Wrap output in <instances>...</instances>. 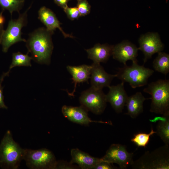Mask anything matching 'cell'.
<instances>
[{
  "mask_svg": "<svg viewBox=\"0 0 169 169\" xmlns=\"http://www.w3.org/2000/svg\"><path fill=\"white\" fill-rule=\"evenodd\" d=\"M54 33L46 28L40 27L28 34L25 42L28 53L31 54L32 59L36 63L50 64L54 48L52 38Z\"/></svg>",
  "mask_w": 169,
  "mask_h": 169,
  "instance_id": "cell-1",
  "label": "cell"
},
{
  "mask_svg": "<svg viewBox=\"0 0 169 169\" xmlns=\"http://www.w3.org/2000/svg\"><path fill=\"white\" fill-rule=\"evenodd\" d=\"M143 91L151 96L150 111L162 115H169V80L159 79L149 84Z\"/></svg>",
  "mask_w": 169,
  "mask_h": 169,
  "instance_id": "cell-2",
  "label": "cell"
},
{
  "mask_svg": "<svg viewBox=\"0 0 169 169\" xmlns=\"http://www.w3.org/2000/svg\"><path fill=\"white\" fill-rule=\"evenodd\" d=\"M24 152V149L14 141L10 131H7L0 144V165L17 169L23 159Z\"/></svg>",
  "mask_w": 169,
  "mask_h": 169,
  "instance_id": "cell-3",
  "label": "cell"
},
{
  "mask_svg": "<svg viewBox=\"0 0 169 169\" xmlns=\"http://www.w3.org/2000/svg\"><path fill=\"white\" fill-rule=\"evenodd\" d=\"M154 72L153 70L140 65L137 61L132 62V64H126L119 68L117 77L122 82L128 83L132 88L144 86L147 84L149 78Z\"/></svg>",
  "mask_w": 169,
  "mask_h": 169,
  "instance_id": "cell-4",
  "label": "cell"
},
{
  "mask_svg": "<svg viewBox=\"0 0 169 169\" xmlns=\"http://www.w3.org/2000/svg\"><path fill=\"white\" fill-rule=\"evenodd\" d=\"M169 146L165 145L152 152H146L132 165L136 169H169Z\"/></svg>",
  "mask_w": 169,
  "mask_h": 169,
  "instance_id": "cell-5",
  "label": "cell"
},
{
  "mask_svg": "<svg viewBox=\"0 0 169 169\" xmlns=\"http://www.w3.org/2000/svg\"><path fill=\"white\" fill-rule=\"evenodd\" d=\"M31 6L23 13H19L17 19H11L9 21L7 29L4 30L1 42L4 53H7L9 48L16 43L26 42V40L22 38L21 30L27 24L28 12Z\"/></svg>",
  "mask_w": 169,
  "mask_h": 169,
  "instance_id": "cell-6",
  "label": "cell"
},
{
  "mask_svg": "<svg viewBox=\"0 0 169 169\" xmlns=\"http://www.w3.org/2000/svg\"><path fill=\"white\" fill-rule=\"evenodd\" d=\"M23 159L29 168L36 169H55L57 161L54 154L45 148L24 149Z\"/></svg>",
  "mask_w": 169,
  "mask_h": 169,
  "instance_id": "cell-7",
  "label": "cell"
},
{
  "mask_svg": "<svg viewBox=\"0 0 169 169\" xmlns=\"http://www.w3.org/2000/svg\"><path fill=\"white\" fill-rule=\"evenodd\" d=\"M81 105L87 111L100 115L104 111L107 102L106 95L102 90L91 86L83 91L79 97Z\"/></svg>",
  "mask_w": 169,
  "mask_h": 169,
  "instance_id": "cell-8",
  "label": "cell"
},
{
  "mask_svg": "<svg viewBox=\"0 0 169 169\" xmlns=\"http://www.w3.org/2000/svg\"><path fill=\"white\" fill-rule=\"evenodd\" d=\"M133 153L128 152L125 146L114 144L110 146L101 159L110 163H116L121 169H125L133 164Z\"/></svg>",
  "mask_w": 169,
  "mask_h": 169,
  "instance_id": "cell-9",
  "label": "cell"
},
{
  "mask_svg": "<svg viewBox=\"0 0 169 169\" xmlns=\"http://www.w3.org/2000/svg\"><path fill=\"white\" fill-rule=\"evenodd\" d=\"M139 43L138 49L144 54V64L151 58L154 54L161 52L164 48V45L157 33H148L142 35L139 38Z\"/></svg>",
  "mask_w": 169,
  "mask_h": 169,
  "instance_id": "cell-10",
  "label": "cell"
},
{
  "mask_svg": "<svg viewBox=\"0 0 169 169\" xmlns=\"http://www.w3.org/2000/svg\"><path fill=\"white\" fill-rule=\"evenodd\" d=\"M62 112L64 117L69 120L75 123L84 125H89L91 122H95L112 125L110 121H95L91 120L88 116L87 111L81 105L79 107L63 106Z\"/></svg>",
  "mask_w": 169,
  "mask_h": 169,
  "instance_id": "cell-11",
  "label": "cell"
},
{
  "mask_svg": "<svg viewBox=\"0 0 169 169\" xmlns=\"http://www.w3.org/2000/svg\"><path fill=\"white\" fill-rule=\"evenodd\" d=\"M138 50L135 45L125 40L113 46L112 55L114 59L125 65L129 60L132 62L137 61L136 57Z\"/></svg>",
  "mask_w": 169,
  "mask_h": 169,
  "instance_id": "cell-12",
  "label": "cell"
},
{
  "mask_svg": "<svg viewBox=\"0 0 169 169\" xmlns=\"http://www.w3.org/2000/svg\"><path fill=\"white\" fill-rule=\"evenodd\" d=\"M124 83L109 86V91L106 95L107 102H109L118 113L122 112L128 97L125 89Z\"/></svg>",
  "mask_w": 169,
  "mask_h": 169,
  "instance_id": "cell-13",
  "label": "cell"
},
{
  "mask_svg": "<svg viewBox=\"0 0 169 169\" xmlns=\"http://www.w3.org/2000/svg\"><path fill=\"white\" fill-rule=\"evenodd\" d=\"M90 76L91 86L96 89L102 90L105 87H109L117 75L108 73L100 64L93 63Z\"/></svg>",
  "mask_w": 169,
  "mask_h": 169,
  "instance_id": "cell-14",
  "label": "cell"
},
{
  "mask_svg": "<svg viewBox=\"0 0 169 169\" xmlns=\"http://www.w3.org/2000/svg\"><path fill=\"white\" fill-rule=\"evenodd\" d=\"M38 18L48 30L54 32L56 28H58L65 38H74L71 34H67L60 27L61 23L54 13L49 8L45 6L41 7L38 11Z\"/></svg>",
  "mask_w": 169,
  "mask_h": 169,
  "instance_id": "cell-15",
  "label": "cell"
},
{
  "mask_svg": "<svg viewBox=\"0 0 169 169\" xmlns=\"http://www.w3.org/2000/svg\"><path fill=\"white\" fill-rule=\"evenodd\" d=\"M71 163L77 164L82 169H93L94 167L102 161L101 158L91 156L88 153L78 148H73L71 151Z\"/></svg>",
  "mask_w": 169,
  "mask_h": 169,
  "instance_id": "cell-16",
  "label": "cell"
},
{
  "mask_svg": "<svg viewBox=\"0 0 169 169\" xmlns=\"http://www.w3.org/2000/svg\"><path fill=\"white\" fill-rule=\"evenodd\" d=\"M113 47V46L108 44H97L86 51L88 58L92 60L93 63L100 64L106 62L112 55Z\"/></svg>",
  "mask_w": 169,
  "mask_h": 169,
  "instance_id": "cell-17",
  "label": "cell"
},
{
  "mask_svg": "<svg viewBox=\"0 0 169 169\" xmlns=\"http://www.w3.org/2000/svg\"><path fill=\"white\" fill-rule=\"evenodd\" d=\"M92 67V65L86 64L67 66V70L71 75L73 82L74 83V88L72 92L69 94V95H74L78 84L88 81L90 78Z\"/></svg>",
  "mask_w": 169,
  "mask_h": 169,
  "instance_id": "cell-18",
  "label": "cell"
},
{
  "mask_svg": "<svg viewBox=\"0 0 169 169\" xmlns=\"http://www.w3.org/2000/svg\"><path fill=\"white\" fill-rule=\"evenodd\" d=\"M146 99L149 98H146L140 92L128 96L125 105L127 112L125 114L132 118H136L143 112V103Z\"/></svg>",
  "mask_w": 169,
  "mask_h": 169,
  "instance_id": "cell-19",
  "label": "cell"
},
{
  "mask_svg": "<svg viewBox=\"0 0 169 169\" xmlns=\"http://www.w3.org/2000/svg\"><path fill=\"white\" fill-rule=\"evenodd\" d=\"M153 62L156 71L166 75L169 72V55L164 52H159Z\"/></svg>",
  "mask_w": 169,
  "mask_h": 169,
  "instance_id": "cell-20",
  "label": "cell"
},
{
  "mask_svg": "<svg viewBox=\"0 0 169 169\" xmlns=\"http://www.w3.org/2000/svg\"><path fill=\"white\" fill-rule=\"evenodd\" d=\"M12 63L9 66V71L13 68L17 66H32V57L28 55V53L24 54L20 52L13 53L12 54Z\"/></svg>",
  "mask_w": 169,
  "mask_h": 169,
  "instance_id": "cell-21",
  "label": "cell"
},
{
  "mask_svg": "<svg viewBox=\"0 0 169 169\" xmlns=\"http://www.w3.org/2000/svg\"><path fill=\"white\" fill-rule=\"evenodd\" d=\"M24 3V0H0V6L2 10H8L12 16L14 12L20 13Z\"/></svg>",
  "mask_w": 169,
  "mask_h": 169,
  "instance_id": "cell-22",
  "label": "cell"
},
{
  "mask_svg": "<svg viewBox=\"0 0 169 169\" xmlns=\"http://www.w3.org/2000/svg\"><path fill=\"white\" fill-rule=\"evenodd\" d=\"M156 133L159 136L165 145H169V118L159 121L156 126Z\"/></svg>",
  "mask_w": 169,
  "mask_h": 169,
  "instance_id": "cell-23",
  "label": "cell"
},
{
  "mask_svg": "<svg viewBox=\"0 0 169 169\" xmlns=\"http://www.w3.org/2000/svg\"><path fill=\"white\" fill-rule=\"evenodd\" d=\"M156 133L152 128L151 132L148 134L139 132L135 134L131 141L138 147H145L149 141L151 136Z\"/></svg>",
  "mask_w": 169,
  "mask_h": 169,
  "instance_id": "cell-24",
  "label": "cell"
},
{
  "mask_svg": "<svg viewBox=\"0 0 169 169\" xmlns=\"http://www.w3.org/2000/svg\"><path fill=\"white\" fill-rule=\"evenodd\" d=\"M77 7L80 16H84L90 12L91 6L86 0H77Z\"/></svg>",
  "mask_w": 169,
  "mask_h": 169,
  "instance_id": "cell-25",
  "label": "cell"
},
{
  "mask_svg": "<svg viewBox=\"0 0 169 169\" xmlns=\"http://www.w3.org/2000/svg\"><path fill=\"white\" fill-rule=\"evenodd\" d=\"M63 9L68 18L72 20L78 19L80 17L79 12L76 7L69 8L67 6Z\"/></svg>",
  "mask_w": 169,
  "mask_h": 169,
  "instance_id": "cell-26",
  "label": "cell"
},
{
  "mask_svg": "<svg viewBox=\"0 0 169 169\" xmlns=\"http://www.w3.org/2000/svg\"><path fill=\"white\" fill-rule=\"evenodd\" d=\"M10 72L8 71L6 73H3L0 78V109H7L8 107L5 104L4 101V97L3 94V87L2 86V83L6 76L9 75Z\"/></svg>",
  "mask_w": 169,
  "mask_h": 169,
  "instance_id": "cell-27",
  "label": "cell"
},
{
  "mask_svg": "<svg viewBox=\"0 0 169 169\" xmlns=\"http://www.w3.org/2000/svg\"><path fill=\"white\" fill-rule=\"evenodd\" d=\"M79 167L78 166H75L73 164L71 163L63 160L57 161L55 169H78Z\"/></svg>",
  "mask_w": 169,
  "mask_h": 169,
  "instance_id": "cell-28",
  "label": "cell"
},
{
  "mask_svg": "<svg viewBox=\"0 0 169 169\" xmlns=\"http://www.w3.org/2000/svg\"><path fill=\"white\" fill-rule=\"evenodd\" d=\"M117 167L112 166L111 163L103 160L97 163L93 169H114Z\"/></svg>",
  "mask_w": 169,
  "mask_h": 169,
  "instance_id": "cell-29",
  "label": "cell"
},
{
  "mask_svg": "<svg viewBox=\"0 0 169 169\" xmlns=\"http://www.w3.org/2000/svg\"><path fill=\"white\" fill-rule=\"evenodd\" d=\"M3 11H2L0 13V44H1L2 37L4 31V24L5 22V18L3 15Z\"/></svg>",
  "mask_w": 169,
  "mask_h": 169,
  "instance_id": "cell-30",
  "label": "cell"
},
{
  "mask_svg": "<svg viewBox=\"0 0 169 169\" xmlns=\"http://www.w3.org/2000/svg\"><path fill=\"white\" fill-rule=\"evenodd\" d=\"M71 0H54V3L63 9L68 6V3Z\"/></svg>",
  "mask_w": 169,
  "mask_h": 169,
  "instance_id": "cell-31",
  "label": "cell"
},
{
  "mask_svg": "<svg viewBox=\"0 0 169 169\" xmlns=\"http://www.w3.org/2000/svg\"><path fill=\"white\" fill-rule=\"evenodd\" d=\"M169 118V115H162V116H157L154 117L152 119L150 120L151 122H155L157 121L163 120Z\"/></svg>",
  "mask_w": 169,
  "mask_h": 169,
  "instance_id": "cell-32",
  "label": "cell"
}]
</instances>
